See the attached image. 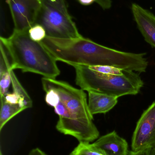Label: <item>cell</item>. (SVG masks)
Returning a JSON list of instances; mask_svg holds the SVG:
<instances>
[{
  "label": "cell",
  "instance_id": "20",
  "mask_svg": "<svg viewBox=\"0 0 155 155\" xmlns=\"http://www.w3.org/2000/svg\"><path fill=\"white\" fill-rule=\"evenodd\" d=\"M79 3L84 5H88L92 4L96 0H78Z\"/></svg>",
  "mask_w": 155,
  "mask_h": 155
},
{
  "label": "cell",
  "instance_id": "1",
  "mask_svg": "<svg viewBox=\"0 0 155 155\" xmlns=\"http://www.w3.org/2000/svg\"><path fill=\"white\" fill-rule=\"evenodd\" d=\"M42 82L46 104L54 107L59 116L57 131L73 137L79 143L97 139L99 131L93 122L84 90L56 78L43 77Z\"/></svg>",
  "mask_w": 155,
  "mask_h": 155
},
{
  "label": "cell",
  "instance_id": "21",
  "mask_svg": "<svg viewBox=\"0 0 155 155\" xmlns=\"http://www.w3.org/2000/svg\"><path fill=\"white\" fill-rule=\"evenodd\" d=\"M150 155H155V146L151 148Z\"/></svg>",
  "mask_w": 155,
  "mask_h": 155
},
{
  "label": "cell",
  "instance_id": "14",
  "mask_svg": "<svg viewBox=\"0 0 155 155\" xmlns=\"http://www.w3.org/2000/svg\"><path fill=\"white\" fill-rule=\"evenodd\" d=\"M90 69L95 71L105 74L116 75H123L126 73L127 71L109 66H88Z\"/></svg>",
  "mask_w": 155,
  "mask_h": 155
},
{
  "label": "cell",
  "instance_id": "11",
  "mask_svg": "<svg viewBox=\"0 0 155 155\" xmlns=\"http://www.w3.org/2000/svg\"><path fill=\"white\" fill-rule=\"evenodd\" d=\"M0 95H5L9 92L10 85L12 84L11 64L7 56V52L4 46L0 42Z\"/></svg>",
  "mask_w": 155,
  "mask_h": 155
},
{
  "label": "cell",
  "instance_id": "3",
  "mask_svg": "<svg viewBox=\"0 0 155 155\" xmlns=\"http://www.w3.org/2000/svg\"><path fill=\"white\" fill-rule=\"evenodd\" d=\"M11 61L12 70L21 69L44 77L56 78L60 74L56 60L40 42L32 40L28 31H14L8 38L0 37Z\"/></svg>",
  "mask_w": 155,
  "mask_h": 155
},
{
  "label": "cell",
  "instance_id": "10",
  "mask_svg": "<svg viewBox=\"0 0 155 155\" xmlns=\"http://www.w3.org/2000/svg\"><path fill=\"white\" fill-rule=\"evenodd\" d=\"M88 93V107L93 115L107 113L118 102V97H116L93 91Z\"/></svg>",
  "mask_w": 155,
  "mask_h": 155
},
{
  "label": "cell",
  "instance_id": "16",
  "mask_svg": "<svg viewBox=\"0 0 155 155\" xmlns=\"http://www.w3.org/2000/svg\"><path fill=\"white\" fill-rule=\"evenodd\" d=\"M58 9L66 15L71 17L67 10V5L65 0H43Z\"/></svg>",
  "mask_w": 155,
  "mask_h": 155
},
{
  "label": "cell",
  "instance_id": "15",
  "mask_svg": "<svg viewBox=\"0 0 155 155\" xmlns=\"http://www.w3.org/2000/svg\"><path fill=\"white\" fill-rule=\"evenodd\" d=\"M28 33L30 38L35 41H41L46 36L45 30L39 24L34 25L29 29Z\"/></svg>",
  "mask_w": 155,
  "mask_h": 155
},
{
  "label": "cell",
  "instance_id": "13",
  "mask_svg": "<svg viewBox=\"0 0 155 155\" xmlns=\"http://www.w3.org/2000/svg\"><path fill=\"white\" fill-rule=\"evenodd\" d=\"M69 155H106L93 143L81 142Z\"/></svg>",
  "mask_w": 155,
  "mask_h": 155
},
{
  "label": "cell",
  "instance_id": "7",
  "mask_svg": "<svg viewBox=\"0 0 155 155\" xmlns=\"http://www.w3.org/2000/svg\"><path fill=\"white\" fill-rule=\"evenodd\" d=\"M155 146V101L143 113L132 138V149L137 152Z\"/></svg>",
  "mask_w": 155,
  "mask_h": 155
},
{
  "label": "cell",
  "instance_id": "5",
  "mask_svg": "<svg viewBox=\"0 0 155 155\" xmlns=\"http://www.w3.org/2000/svg\"><path fill=\"white\" fill-rule=\"evenodd\" d=\"M42 9L36 23L43 26L46 36L58 39H74L82 37L72 17L42 0Z\"/></svg>",
  "mask_w": 155,
  "mask_h": 155
},
{
  "label": "cell",
  "instance_id": "2",
  "mask_svg": "<svg viewBox=\"0 0 155 155\" xmlns=\"http://www.w3.org/2000/svg\"><path fill=\"white\" fill-rule=\"evenodd\" d=\"M40 42L56 61L72 66H109L126 70L132 64L130 53L105 47L83 36L74 39L46 36Z\"/></svg>",
  "mask_w": 155,
  "mask_h": 155
},
{
  "label": "cell",
  "instance_id": "6",
  "mask_svg": "<svg viewBox=\"0 0 155 155\" xmlns=\"http://www.w3.org/2000/svg\"><path fill=\"white\" fill-rule=\"evenodd\" d=\"M12 17L14 30L25 31L36 24L42 5V0H6Z\"/></svg>",
  "mask_w": 155,
  "mask_h": 155
},
{
  "label": "cell",
  "instance_id": "8",
  "mask_svg": "<svg viewBox=\"0 0 155 155\" xmlns=\"http://www.w3.org/2000/svg\"><path fill=\"white\" fill-rule=\"evenodd\" d=\"M132 10L137 27L145 40L155 48V15L137 4H132Z\"/></svg>",
  "mask_w": 155,
  "mask_h": 155
},
{
  "label": "cell",
  "instance_id": "4",
  "mask_svg": "<svg viewBox=\"0 0 155 155\" xmlns=\"http://www.w3.org/2000/svg\"><path fill=\"white\" fill-rule=\"evenodd\" d=\"M76 83L81 89L119 97L136 95L144 83L138 74L127 71L123 75L105 74L95 71L88 66L75 65Z\"/></svg>",
  "mask_w": 155,
  "mask_h": 155
},
{
  "label": "cell",
  "instance_id": "9",
  "mask_svg": "<svg viewBox=\"0 0 155 155\" xmlns=\"http://www.w3.org/2000/svg\"><path fill=\"white\" fill-rule=\"evenodd\" d=\"M106 155H128L127 142L114 131L98 138L93 143Z\"/></svg>",
  "mask_w": 155,
  "mask_h": 155
},
{
  "label": "cell",
  "instance_id": "18",
  "mask_svg": "<svg viewBox=\"0 0 155 155\" xmlns=\"http://www.w3.org/2000/svg\"><path fill=\"white\" fill-rule=\"evenodd\" d=\"M150 151L151 148L137 151V152H133L132 151L129 152L128 155H150Z\"/></svg>",
  "mask_w": 155,
  "mask_h": 155
},
{
  "label": "cell",
  "instance_id": "12",
  "mask_svg": "<svg viewBox=\"0 0 155 155\" xmlns=\"http://www.w3.org/2000/svg\"><path fill=\"white\" fill-rule=\"evenodd\" d=\"M1 100L0 131L1 132L7 122L26 108L22 104L11 103L3 98H1Z\"/></svg>",
  "mask_w": 155,
  "mask_h": 155
},
{
  "label": "cell",
  "instance_id": "19",
  "mask_svg": "<svg viewBox=\"0 0 155 155\" xmlns=\"http://www.w3.org/2000/svg\"><path fill=\"white\" fill-rule=\"evenodd\" d=\"M28 155H47L43 151L38 148H35L30 151Z\"/></svg>",
  "mask_w": 155,
  "mask_h": 155
},
{
  "label": "cell",
  "instance_id": "17",
  "mask_svg": "<svg viewBox=\"0 0 155 155\" xmlns=\"http://www.w3.org/2000/svg\"><path fill=\"white\" fill-rule=\"evenodd\" d=\"M95 2L103 10L110 9L112 6V2L111 0H96Z\"/></svg>",
  "mask_w": 155,
  "mask_h": 155
}]
</instances>
